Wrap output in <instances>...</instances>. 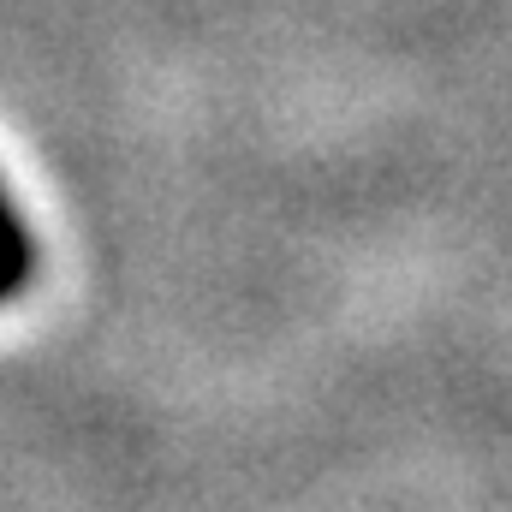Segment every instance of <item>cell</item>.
<instances>
[{
	"label": "cell",
	"instance_id": "1",
	"mask_svg": "<svg viewBox=\"0 0 512 512\" xmlns=\"http://www.w3.org/2000/svg\"><path fill=\"white\" fill-rule=\"evenodd\" d=\"M30 274H36V245H30V227H24V215L12 209L6 185H0V304H12V298L30 286Z\"/></svg>",
	"mask_w": 512,
	"mask_h": 512
}]
</instances>
